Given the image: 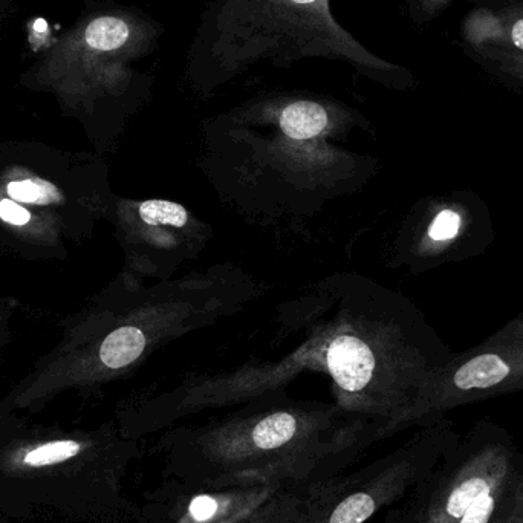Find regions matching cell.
Masks as SVG:
<instances>
[{"label":"cell","instance_id":"obj_15","mask_svg":"<svg viewBox=\"0 0 523 523\" xmlns=\"http://www.w3.org/2000/svg\"><path fill=\"white\" fill-rule=\"evenodd\" d=\"M409 11L410 19L416 25H429L433 20L446 13L456 0H403Z\"/></svg>","mask_w":523,"mask_h":523},{"label":"cell","instance_id":"obj_13","mask_svg":"<svg viewBox=\"0 0 523 523\" xmlns=\"http://www.w3.org/2000/svg\"><path fill=\"white\" fill-rule=\"evenodd\" d=\"M8 195L14 201L30 202V204H51L59 199L56 187L39 179L11 182Z\"/></svg>","mask_w":523,"mask_h":523},{"label":"cell","instance_id":"obj_9","mask_svg":"<svg viewBox=\"0 0 523 523\" xmlns=\"http://www.w3.org/2000/svg\"><path fill=\"white\" fill-rule=\"evenodd\" d=\"M462 52L491 75L523 86V52L487 45L461 43Z\"/></svg>","mask_w":523,"mask_h":523},{"label":"cell","instance_id":"obj_10","mask_svg":"<svg viewBox=\"0 0 523 523\" xmlns=\"http://www.w3.org/2000/svg\"><path fill=\"white\" fill-rule=\"evenodd\" d=\"M510 374L505 361L498 355H479L459 369L453 383L459 390H484L501 384Z\"/></svg>","mask_w":523,"mask_h":523},{"label":"cell","instance_id":"obj_12","mask_svg":"<svg viewBox=\"0 0 523 523\" xmlns=\"http://www.w3.org/2000/svg\"><path fill=\"white\" fill-rule=\"evenodd\" d=\"M140 215L149 225L164 224L184 227L189 221L186 208L176 202L152 199L141 204Z\"/></svg>","mask_w":523,"mask_h":523},{"label":"cell","instance_id":"obj_3","mask_svg":"<svg viewBox=\"0 0 523 523\" xmlns=\"http://www.w3.org/2000/svg\"><path fill=\"white\" fill-rule=\"evenodd\" d=\"M522 461L510 438L479 430L459 439L380 523H494L510 502Z\"/></svg>","mask_w":523,"mask_h":523},{"label":"cell","instance_id":"obj_1","mask_svg":"<svg viewBox=\"0 0 523 523\" xmlns=\"http://www.w3.org/2000/svg\"><path fill=\"white\" fill-rule=\"evenodd\" d=\"M377 439L328 416L274 410L228 426L172 435L158 446L166 481L193 488L328 481L360 459Z\"/></svg>","mask_w":523,"mask_h":523},{"label":"cell","instance_id":"obj_11","mask_svg":"<svg viewBox=\"0 0 523 523\" xmlns=\"http://www.w3.org/2000/svg\"><path fill=\"white\" fill-rule=\"evenodd\" d=\"M146 348V338L140 329L124 326L106 337L100 358L108 368L121 369L137 360Z\"/></svg>","mask_w":523,"mask_h":523},{"label":"cell","instance_id":"obj_6","mask_svg":"<svg viewBox=\"0 0 523 523\" xmlns=\"http://www.w3.org/2000/svg\"><path fill=\"white\" fill-rule=\"evenodd\" d=\"M461 43L523 52V0H467Z\"/></svg>","mask_w":523,"mask_h":523},{"label":"cell","instance_id":"obj_8","mask_svg":"<svg viewBox=\"0 0 523 523\" xmlns=\"http://www.w3.org/2000/svg\"><path fill=\"white\" fill-rule=\"evenodd\" d=\"M329 114L322 103L297 100L286 104L279 115V127L291 140H311L325 132Z\"/></svg>","mask_w":523,"mask_h":523},{"label":"cell","instance_id":"obj_17","mask_svg":"<svg viewBox=\"0 0 523 523\" xmlns=\"http://www.w3.org/2000/svg\"><path fill=\"white\" fill-rule=\"evenodd\" d=\"M459 225H461V219L455 212L446 210V212L439 213L430 225V238L435 241H446V239L453 238L458 233Z\"/></svg>","mask_w":523,"mask_h":523},{"label":"cell","instance_id":"obj_14","mask_svg":"<svg viewBox=\"0 0 523 523\" xmlns=\"http://www.w3.org/2000/svg\"><path fill=\"white\" fill-rule=\"evenodd\" d=\"M82 446L75 441H56L49 442L45 446L37 447L31 450L25 456V462L31 467H40V465H51L56 462L68 461L80 453Z\"/></svg>","mask_w":523,"mask_h":523},{"label":"cell","instance_id":"obj_18","mask_svg":"<svg viewBox=\"0 0 523 523\" xmlns=\"http://www.w3.org/2000/svg\"><path fill=\"white\" fill-rule=\"evenodd\" d=\"M0 218L4 219L8 224L25 225L30 221V213L25 208L20 207L11 199H4L0 202Z\"/></svg>","mask_w":523,"mask_h":523},{"label":"cell","instance_id":"obj_2","mask_svg":"<svg viewBox=\"0 0 523 523\" xmlns=\"http://www.w3.org/2000/svg\"><path fill=\"white\" fill-rule=\"evenodd\" d=\"M305 59L340 60L384 83L412 80L346 31L329 0H215L199 20L187 72L215 86L254 66L288 68Z\"/></svg>","mask_w":523,"mask_h":523},{"label":"cell","instance_id":"obj_7","mask_svg":"<svg viewBox=\"0 0 523 523\" xmlns=\"http://www.w3.org/2000/svg\"><path fill=\"white\" fill-rule=\"evenodd\" d=\"M326 364L338 387L349 395L361 394L374 374V355L352 337H338L326 351Z\"/></svg>","mask_w":523,"mask_h":523},{"label":"cell","instance_id":"obj_5","mask_svg":"<svg viewBox=\"0 0 523 523\" xmlns=\"http://www.w3.org/2000/svg\"><path fill=\"white\" fill-rule=\"evenodd\" d=\"M309 487L268 484L193 488L164 479L141 510V522L293 523Z\"/></svg>","mask_w":523,"mask_h":523},{"label":"cell","instance_id":"obj_4","mask_svg":"<svg viewBox=\"0 0 523 523\" xmlns=\"http://www.w3.org/2000/svg\"><path fill=\"white\" fill-rule=\"evenodd\" d=\"M458 441L442 427L427 430L354 472L312 485L293 523H366L401 501Z\"/></svg>","mask_w":523,"mask_h":523},{"label":"cell","instance_id":"obj_16","mask_svg":"<svg viewBox=\"0 0 523 523\" xmlns=\"http://www.w3.org/2000/svg\"><path fill=\"white\" fill-rule=\"evenodd\" d=\"M494 523H523V461L510 502Z\"/></svg>","mask_w":523,"mask_h":523}]
</instances>
